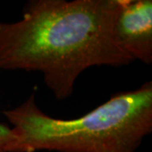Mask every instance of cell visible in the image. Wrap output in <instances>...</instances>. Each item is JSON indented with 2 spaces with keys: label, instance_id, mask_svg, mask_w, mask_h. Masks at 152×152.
Returning <instances> with one entry per match:
<instances>
[{
  "label": "cell",
  "instance_id": "obj_1",
  "mask_svg": "<svg viewBox=\"0 0 152 152\" xmlns=\"http://www.w3.org/2000/svg\"><path fill=\"white\" fill-rule=\"evenodd\" d=\"M121 2L29 0L20 20L0 22V69L40 72L64 100L87 69L129 65L134 60L114 37Z\"/></svg>",
  "mask_w": 152,
  "mask_h": 152
},
{
  "label": "cell",
  "instance_id": "obj_2",
  "mask_svg": "<svg viewBox=\"0 0 152 152\" xmlns=\"http://www.w3.org/2000/svg\"><path fill=\"white\" fill-rule=\"evenodd\" d=\"M3 114L13 125L11 152H135L152 132V82L113 94L74 119L44 113L34 94Z\"/></svg>",
  "mask_w": 152,
  "mask_h": 152
},
{
  "label": "cell",
  "instance_id": "obj_3",
  "mask_svg": "<svg viewBox=\"0 0 152 152\" xmlns=\"http://www.w3.org/2000/svg\"><path fill=\"white\" fill-rule=\"evenodd\" d=\"M115 40L134 60L152 63V1L122 0L113 25Z\"/></svg>",
  "mask_w": 152,
  "mask_h": 152
},
{
  "label": "cell",
  "instance_id": "obj_4",
  "mask_svg": "<svg viewBox=\"0 0 152 152\" xmlns=\"http://www.w3.org/2000/svg\"><path fill=\"white\" fill-rule=\"evenodd\" d=\"M15 142V135L12 129L0 124V152H11Z\"/></svg>",
  "mask_w": 152,
  "mask_h": 152
}]
</instances>
